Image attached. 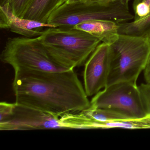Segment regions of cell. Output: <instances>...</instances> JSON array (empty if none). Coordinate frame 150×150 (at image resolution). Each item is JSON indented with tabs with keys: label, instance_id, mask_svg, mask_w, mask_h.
Wrapping results in <instances>:
<instances>
[{
	"label": "cell",
	"instance_id": "cell-6",
	"mask_svg": "<svg viewBox=\"0 0 150 150\" xmlns=\"http://www.w3.org/2000/svg\"><path fill=\"white\" fill-rule=\"evenodd\" d=\"M90 108L108 110L128 119H143L147 115L137 84L119 82L105 87L90 102Z\"/></svg>",
	"mask_w": 150,
	"mask_h": 150
},
{
	"label": "cell",
	"instance_id": "cell-19",
	"mask_svg": "<svg viewBox=\"0 0 150 150\" xmlns=\"http://www.w3.org/2000/svg\"><path fill=\"white\" fill-rule=\"evenodd\" d=\"M81 1L85 2H89V3L105 5V4H109V3L124 1V0H81Z\"/></svg>",
	"mask_w": 150,
	"mask_h": 150
},
{
	"label": "cell",
	"instance_id": "cell-20",
	"mask_svg": "<svg viewBox=\"0 0 150 150\" xmlns=\"http://www.w3.org/2000/svg\"><path fill=\"white\" fill-rule=\"evenodd\" d=\"M144 76L146 83H150V56L144 70Z\"/></svg>",
	"mask_w": 150,
	"mask_h": 150
},
{
	"label": "cell",
	"instance_id": "cell-7",
	"mask_svg": "<svg viewBox=\"0 0 150 150\" xmlns=\"http://www.w3.org/2000/svg\"><path fill=\"white\" fill-rule=\"evenodd\" d=\"M9 120L0 124L1 130L45 129L69 128L63 117L52 115L33 108L16 103Z\"/></svg>",
	"mask_w": 150,
	"mask_h": 150
},
{
	"label": "cell",
	"instance_id": "cell-17",
	"mask_svg": "<svg viewBox=\"0 0 150 150\" xmlns=\"http://www.w3.org/2000/svg\"><path fill=\"white\" fill-rule=\"evenodd\" d=\"M139 88L146 112L150 116V83L141 84Z\"/></svg>",
	"mask_w": 150,
	"mask_h": 150
},
{
	"label": "cell",
	"instance_id": "cell-12",
	"mask_svg": "<svg viewBox=\"0 0 150 150\" xmlns=\"http://www.w3.org/2000/svg\"><path fill=\"white\" fill-rule=\"evenodd\" d=\"M88 129L122 128L129 129H150L148 116L143 119H125L101 122L88 118Z\"/></svg>",
	"mask_w": 150,
	"mask_h": 150
},
{
	"label": "cell",
	"instance_id": "cell-22",
	"mask_svg": "<svg viewBox=\"0 0 150 150\" xmlns=\"http://www.w3.org/2000/svg\"><path fill=\"white\" fill-rule=\"evenodd\" d=\"M147 38H148V40H149V42L150 43V34L148 35L147 37Z\"/></svg>",
	"mask_w": 150,
	"mask_h": 150
},
{
	"label": "cell",
	"instance_id": "cell-21",
	"mask_svg": "<svg viewBox=\"0 0 150 150\" xmlns=\"http://www.w3.org/2000/svg\"><path fill=\"white\" fill-rule=\"evenodd\" d=\"M75 1H77V0H65L64 3H70V2Z\"/></svg>",
	"mask_w": 150,
	"mask_h": 150
},
{
	"label": "cell",
	"instance_id": "cell-10",
	"mask_svg": "<svg viewBox=\"0 0 150 150\" xmlns=\"http://www.w3.org/2000/svg\"><path fill=\"white\" fill-rule=\"evenodd\" d=\"M74 28L86 31L108 45L116 41L119 35L118 23L108 20H92L78 24Z\"/></svg>",
	"mask_w": 150,
	"mask_h": 150
},
{
	"label": "cell",
	"instance_id": "cell-3",
	"mask_svg": "<svg viewBox=\"0 0 150 150\" xmlns=\"http://www.w3.org/2000/svg\"><path fill=\"white\" fill-rule=\"evenodd\" d=\"M150 56L147 38L119 34L117 40L109 45V71L106 86L119 82L137 84Z\"/></svg>",
	"mask_w": 150,
	"mask_h": 150
},
{
	"label": "cell",
	"instance_id": "cell-5",
	"mask_svg": "<svg viewBox=\"0 0 150 150\" xmlns=\"http://www.w3.org/2000/svg\"><path fill=\"white\" fill-rule=\"evenodd\" d=\"M0 58L3 63L11 66L15 72L69 70L52 59L38 37L23 36L8 38Z\"/></svg>",
	"mask_w": 150,
	"mask_h": 150
},
{
	"label": "cell",
	"instance_id": "cell-23",
	"mask_svg": "<svg viewBox=\"0 0 150 150\" xmlns=\"http://www.w3.org/2000/svg\"><path fill=\"white\" fill-rule=\"evenodd\" d=\"M148 117H149V120H150V116H148Z\"/></svg>",
	"mask_w": 150,
	"mask_h": 150
},
{
	"label": "cell",
	"instance_id": "cell-1",
	"mask_svg": "<svg viewBox=\"0 0 150 150\" xmlns=\"http://www.w3.org/2000/svg\"><path fill=\"white\" fill-rule=\"evenodd\" d=\"M12 86L16 103L56 117L81 112L91 106L74 69L15 72Z\"/></svg>",
	"mask_w": 150,
	"mask_h": 150
},
{
	"label": "cell",
	"instance_id": "cell-9",
	"mask_svg": "<svg viewBox=\"0 0 150 150\" xmlns=\"http://www.w3.org/2000/svg\"><path fill=\"white\" fill-rule=\"evenodd\" d=\"M56 27L49 23L18 17L13 13L8 4L0 6L1 28L9 30L25 37L35 38L40 36L47 28Z\"/></svg>",
	"mask_w": 150,
	"mask_h": 150
},
{
	"label": "cell",
	"instance_id": "cell-8",
	"mask_svg": "<svg viewBox=\"0 0 150 150\" xmlns=\"http://www.w3.org/2000/svg\"><path fill=\"white\" fill-rule=\"evenodd\" d=\"M109 71V45L100 44L85 64L83 81L88 96L95 95L107 86Z\"/></svg>",
	"mask_w": 150,
	"mask_h": 150
},
{
	"label": "cell",
	"instance_id": "cell-11",
	"mask_svg": "<svg viewBox=\"0 0 150 150\" xmlns=\"http://www.w3.org/2000/svg\"><path fill=\"white\" fill-rule=\"evenodd\" d=\"M64 1L65 0H33L23 18L48 23L51 15Z\"/></svg>",
	"mask_w": 150,
	"mask_h": 150
},
{
	"label": "cell",
	"instance_id": "cell-13",
	"mask_svg": "<svg viewBox=\"0 0 150 150\" xmlns=\"http://www.w3.org/2000/svg\"><path fill=\"white\" fill-rule=\"evenodd\" d=\"M118 33L147 38L150 33V15L141 20L118 23Z\"/></svg>",
	"mask_w": 150,
	"mask_h": 150
},
{
	"label": "cell",
	"instance_id": "cell-4",
	"mask_svg": "<svg viewBox=\"0 0 150 150\" xmlns=\"http://www.w3.org/2000/svg\"><path fill=\"white\" fill-rule=\"evenodd\" d=\"M128 0L109 4H95L77 0L64 3L56 9L47 23L57 27L73 28L80 23L95 20H108L117 23L133 20Z\"/></svg>",
	"mask_w": 150,
	"mask_h": 150
},
{
	"label": "cell",
	"instance_id": "cell-16",
	"mask_svg": "<svg viewBox=\"0 0 150 150\" xmlns=\"http://www.w3.org/2000/svg\"><path fill=\"white\" fill-rule=\"evenodd\" d=\"M132 7L134 21H139L150 15V0H134Z\"/></svg>",
	"mask_w": 150,
	"mask_h": 150
},
{
	"label": "cell",
	"instance_id": "cell-18",
	"mask_svg": "<svg viewBox=\"0 0 150 150\" xmlns=\"http://www.w3.org/2000/svg\"><path fill=\"white\" fill-rule=\"evenodd\" d=\"M15 103L5 102L0 103V124H2L9 120L13 112Z\"/></svg>",
	"mask_w": 150,
	"mask_h": 150
},
{
	"label": "cell",
	"instance_id": "cell-15",
	"mask_svg": "<svg viewBox=\"0 0 150 150\" xmlns=\"http://www.w3.org/2000/svg\"><path fill=\"white\" fill-rule=\"evenodd\" d=\"M33 0H1V5L8 4L13 13L23 18L25 12Z\"/></svg>",
	"mask_w": 150,
	"mask_h": 150
},
{
	"label": "cell",
	"instance_id": "cell-2",
	"mask_svg": "<svg viewBox=\"0 0 150 150\" xmlns=\"http://www.w3.org/2000/svg\"><path fill=\"white\" fill-rule=\"evenodd\" d=\"M38 38L52 59L67 70L85 65L101 42L74 28H47Z\"/></svg>",
	"mask_w": 150,
	"mask_h": 150
},
{
	"label": "cell",
	"instance_id": "cell-14",
	"mask_svg": "<svg viewBox=\"0 0 150 150\" xmlns=\"http://www.w3.org/2000/svg\"><path fill=\"white\" fill-rule=\"evenodd\" d=\"M81 112L88 119L98 122H106L128 119L120 114L104 109L89 108Z\"/></svg>",
	"mask_w": 150,
	"mask_h": 150
}]
</instances>
